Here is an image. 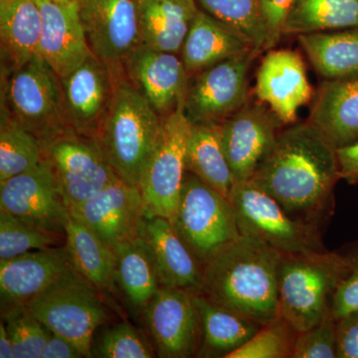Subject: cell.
Wrapping results in <instances>:
<instances>
[{
    "mask_svg": "<svg viewBox=\"0 0 358 358\" xmlns=\"http://www.w3.org/2000/svg\"><path fill=\"white\" fill-rule=\"evenodd\" d=\"M250 180L294 218L322 228L341 180L336 148L312 122L292 124L280 131Z\"/></svg>",
    "mask_w": 358,
    "mask_h": 358,
    "instance_id": "obj_1",
    "label": "cell"
},
{
    "mask_svg": "<svg viewBox=\"0 0 358 358\" xmlns=\"http://www.w3.org/2000/svg\"><path fill=\"white\" fill-rule=\"evenodd\" d=\"M281 257L263 240L241 234L204 266L201 294L264 326L279 315Z\"/></svg>",
    "mask_w": 358,
    "mask_h": 358,
    "instance_id": "obj_2",
    "label": "cell"
},
{
    "mask_svg": "<svg viewBox=\"0 0 358 358\" xmlns=\"http://www.w3.org/2000/svg\"><path fill=\"white\" fill-rule=\"evenodd\" d=\"M162 117L126 77L115 79L114 94L95 138L115 173L138 186L155 143Z\"/></svg>",
    "mask_w": 358,
    "mask_h": 358,
    "instance_id": "obj_3",
    "label": "cell"
},
{
    "mask_svg": "<svg viewBox=\"0 0 358 358\" xmlns=\"http://www.w3.org/2000/svg\"><path fill=\"white\" fill-rule=\"evenodd\" d=\"M348 273L339 251L282 253L279 315L296 331H307L333 315L334 299Z\"/></svg>",
    "mask_w": 358,
    "mask_h": 358,
    "instance_id": "obj_4",
    "label": "cell"
},
{
    "mask_svg": "<svg viewBox=\"0 0 358 358\" xmlns=\"http://www.w3.org/2000/svg\"><path fill=\"white\" fill-rule=\"evenodd\" d=\"M171 222L203 267L241 236L229 199L189 171Z\"/></svg>",
    "mask_w": 358,
    "mask_h": 358,
    "instance_id": "obj_5",
    "label": "cell"
},
{
    "mask_svg": "<svg viewBox=\"0 0 358 358\" xmlns=\"http://www.w3.org/2000/svg\"><path fill=\"white\" fill-rule=\"evenodd\" d=\"M52 333L69 339L84 357H92V343L108 310L100 292L72 270L25 306Z\"/></svg>",
    "mask_w": 358,
    "mask_h": 358,
    "instance_id": "obj_6",
    "label": "cell"
},
{
    "mask_svg": "<svg viewBox=\"0 0 358 358\" xmlns=\"http://www.w3.org/2000/svg\"><path fill=\"white\" fill-rule=\"evenodd\" d=\"M4 102L6 117L36 136L42 145L70 131L60 78L38 54L11 71Z\"/></svg>",
    "mask_w": 358,
    "mask_h": 358,
    "instance_id": "obj_7",
    "label": "cell"
},
{
    "mask_svg": "<svg viewBox=\"0 0 358 358\" xmlns=\"http://www.w3.org/2000/svg\"><path fill=\"white\" fill-rule=\"evenodd\" d=\"M228 199L241 234L259 238L281 253L327 250L322 228L289 215L251 180L235 182Z\"/></svg>",
    "mask_w": 358,
    "mask_h": 358,
    "instance_id": "obj_8",
    "label": "cell"
},
{
    "mask_svg": "<svg viewBox=\"0 0 358 358\" xmlns=\"http://www.w3.org/2000/svg\"><path fill=\"white\" fill-rule=\"evenodd\" d=\"M190 126L185 105L162 117L159 138L138 185L145 216H159L171 221L176 215L186 173Z\"/></svg>",
    "mask_w": 358,
    "mask_h": 358,
    "instance_id": "obj_9",
    "label": "cell"
},
{
    "mask_svg": "<svg viewBox=\"0 0 358 358\" xmlns=\"http://www.w3.org/2000/svg\"><path fill=\"white\" fill-rule=\"evenodd\" d=\"M42 147L69 212L119 178L95 136L70 131Z\"/></svg>",
    "mask_w": 358,
    "mask_h": 358,
    "instance_id": "obj_10",
    "label": "cell"
},
{
    "mask_svg": "<svg viewBox=\"0 0 358 358\" xmlns=\"http://www.w3.org/2000/svg\"><path fill=\"white\" fill-rule=\"evenodd\" d=\"M258 55L245 52L190 77L185 101L190 124H220L249 102L250 66Z\"/></svg>",
    "mask_w": 358,
    "mask_h": 358,
    "instance_id": "obj_11",
    "label": "cell"
},
{
    "mask_svg": "<svg viewBox=\"0 0 358 358\" xmlns=\"http://www.w3.org/2000/svg\"><path fill=\"white\" fill-rule=\"evenodd\" d=\"M78 13L90 50L115 79L141 43L136 0H78Z\"/></svg>",
    "mask_w": 358,
    "mask_h": 358,
    "instance_id": "obj_12",
    "label": "cell"
},
{
    "mask_svg": "<svg viewBox=\"0 0 358 358\" xmlns=\"http://www.w3.org/2000/svg\"><path fill=\"white\" fill-rule=\"evenodd\" d=\"M141 315L157 357H197L201 343V326L194 294L160 287Z\"/></svg>",
    "mask_w": 358,
    "mask_h": 358,
    "instance_id": "obj_13",
    "label": "cell"
},
{
    "mask_svg": "<svg viewBox=\"0 0 358 358\" xmlns=\"http://www.w3.org/2000/svg\"><path fill=\"white\" fill-rule=\"evenodd\" d=\"M282 124L263 103L250 101L221 122V141L235 182L252 178L274 145Z\"/></svg>",
    "mask_w": 358,
    "mask_h": 358,
    "instance_id": "obj_14",
    "label": "cell"
},
{
    "mask_svg": "<svg viewBox=\"0 0 358 358\" xmlns=\"http://www.w3.org/2000/svg\"><path fill=\"white\" fill-rule=\"evenodd\" d=\"M0 209L65 235L70 216L49 162L0 183Z\"/></svg>",
    "mask_w": 358,
    "mask_h": 358,
    "instance_id": "obj_15",
    "label": "cell"
},
{
    "mask_svg": "<svg viewBox=\"0 0 358 358\" xmlns=\"http://www.w3.org/2000/svg\"><path fill=\"white\" fill-rule=\"evenodd\" d=\"M124 74L160 117L185 105L190 76L178 54L141 43L124 62Z\"/></svg>",
    "mask_w": 358,
    "mask_h": 358,
    "instance_id": "obj_16",
    "label": "cell"
},
{
    "mask_svg": "<svg viewBox=\"0 0 358 358\" xmlns=\"http://www.w3.org/2000/svg\"><path fill=\"white\" fill-rule=\"evenodd\" d=\"M70 215L90 228L110 249L138 236L145 216L138 186L115 179L103 190L70 211Z\"/></svg>",
    "mask_w": 358,
    "mask_h": 358,
    "instance_id": "obj_17",
    "label": "cell"
},
{
    "mask_svg": "<svg viewBox=\"0 0 358 358\" xmlns=\"http://www.w3.org/2000/svg\"><path fill=\"white\" fill-rule=\"evenodd\" d=\"M73 267L66 244L0 260L1 313L25 307Z\"/></svg>",
    "mask_w": 358,
    "mask_h": 358,
    "instance_id": "obj_18",
    "label": "cell"
},
{
    "mask_svg": "<svg viewBox=\"0 0 358 358\" xmlns=\"http://www.w3.org/2000/svg\"><path fill=\"white\" fill-rule=\"evenodd\" d=\"M255 93L284 124H294L310 102L313 89L298 52L271 49L257 71Z\"/></svg>",
    "mask_w": 358,
    "mask_h": 358,
    "instance_id": "obj_19",
    "label": "cell"
},
{
    "mask_svg": "<svg viewBox=\"0 0 358 358\" xmlns=\"http://www.w3.org/2000/svg\"><path fill=\"white\" fill-rule=\"evenodd\" d=\"M60 81L70 131L95 136L114 94L115 79L112 72L92 54Z\"/></svg>",
    "mask_w": 358,
    "mask_h": 358,
    "instance_id": "obj_20",
    "label": "cell"
},
{
    "mask_svg": "<svg viewBox=\"0 0 358 358\" xmlns=\"http://www.w3.org/2000/svg\"><path fill=\"white\" fill-rule=\"evenodd\" d=\"M138 236L152 257L162 287L201 294L203 266L178 236L171 220L143 216Z\"/></svg>",
    "mask_w": 358,
    "mask_h": 358,
    "instance_id": "obj_21",
    "label": "cell"
},
{
    "mask_svg": "<svg viewBox=\"0 0 358 358\" xmlns=\"http://www.w3.org/2000/svg\"><path fill=\"white\" fill-rule=\"evenodd\" d=\"M42 17L38 55L60 79L92 55L78 13V4L38 0Z\"/></svg>",
    "mask_w": 358,
    "mask_h": 358,
    "instance_id": "obj_22",
    "label": "cell"
},
{
    "mask_svg": "<svg viewBox=\"0 0 358 358\" xmlns=\"http://www.w3.org/2000/svg\"><path fill=\"white\" fill-rule=\"evenodd\" d=\"M252 50L256 51L233 28L206 11L199 10L183 43L180 58L188 75L192 77L227 59Z\"/></svg>",
    "mask_w": 358,
    "mask_h": 358,
    "instance_id": "obj_23",
    "label": "cell"
},
{
    "mask_svg": "<svg viewBox=\"0 0 358 358\" xmlns=\"http://www.w3.org/2000/svg\"><path fill=\"white\" fill-rule=\"evenodd\" d=\"M141 44L180 54L193 20L196 0H136Z\"/></svg>",
    "mask_w": 358,
    "mask_h": 358,
    "instance_id": "obj_24",
    "label": "cell"
},
{
    "mask_svg": "<svg viewBox=\"0 0 358 358\" xmlns=\"http://www.w3.org/2000/svg\"><path fill=\"white\" fill-rule=\"evenodd\" d=\"M308 122L336 148L358 140V79L320 85Z\"/></svg>",
    "mask_w": 358,
    "mask_h": 358,
    "instance_id": "obj_25",
    "label": "cell"
},
{
    "mask_svg": "<svg viewBox=\"0 0 358 358\" xmlns=\"http://www.w3.org/2000/svg\"><path fill=\"white\" fill-rule=\"evenodd\" d=\"M194 301L201 326V343L196 357L227 358L262 327L202 294H194Z\"/></svg>",
    "mask_w": 358,
    "mask_h": 358,
    "instance_id": "obj_26",
    "label": "cell"
},
{
    "mask_svg": "<svg viewBox=\"0 0 358 358\" xmlns=\"http://www.w3.org/2000/svg\"><path fill=\"white\" fill-rule=\"evenodd\" d=\"M313 69L327 81L358 79V28L298 35Z\"/></svg>",
    "mask_w": 358,
    "mask_h": 358,
    "instance_id": "obj_27",
    "label": "cell"
},
{
    "mask_svg": "<svg viewBox=\"0 0 358 358\" xmlns=\"http://www.w3.org/2000/svg\"><path fill=\"white\" fill-rule=\"evenodd\" d=\"M113 251L115 287L129 307L141 313L162 287L152 257L140 236L117 245Z\"/></svg>",
    "mask_w": 358,
    "mask_h": 358,
    "instance_id": "obj_28",
    "label": "cell"
},
{
    "mask_svg": "<svg viewBox=\"0 0 358 358\" xmlns=\"http://www.w3.org/2000/svg\"><path fill=\"white\" fill-rule=\"evenodd\" d=\"M185 169L229 197L235 179L224 152L220 124H192L185 152Z\"/></svg>",
    "mask_w": 358,
    "mask_h": 358,
    "instance_id": "obj_29",
    "label": "cell"
},
{
    "mask_svg": "<svg viewBox=\"0 0 358 358\" xmlns=\"http://www.w3.org/2000/svg\"><path fill=\"white\" fill-rule=\"evenodd\" d=\"M65 244L75 271L99 292L117 291L114 251L90 228L69 216L65 224Z\"/></svg>",
    "mask_w": 358,
    "mask_h": 358,
    "instance_id": "obj_30",
    "label": "cell"
},
{
    "mask_svg": "<svg viewBox=\"0 0 358 358\" xmlns=\"http://www.w3.org/2000/svg\"><path fill=\"white\" fill-rule=\"evenodd\" d=\"M41 31L38 0H16L13 6L0 11L1 52L10 72L38 54Z\"/></svg>",
    "mask_w": 358,
    "mask_h": 358,
    "instance_id": "obj_31",
    "label": "cell"
},
{
    "mask_svg": "<svg viewBox=\"0 0 358 358\" xmlns=\"http://www.w3.org/2000/svg\"><path fill=\"white\" fill-rule=\"evenodd\" d=\"M358 28V0H294L284 34Z\"/></svg>",
    "mask_w": 358,
    "mask_h": 358,
    "instance_id": "obj_32",
    "label": "cell"
},
{
    "mask_svg": "<svg viewBox=\"0 0 358 358\" xmlns=\"http://www.w3.org/2000/svg\"><path fill=\"white\" fill-rule=\"evenodd\" d=\"M43 160V147L36 136L2 115L0 131V183L31 171Z\"/></svg>",
    "mask_w": 358,
    "mask_h": 358,
    "instance_id": "obj_33",
    "label": "cell"
},
{
    "mask_svg": "<svg viewBox=\"0 0 358 358\" xmlns=\"http://www.w3.org/2000/svg\"><path fill=\"white\" fill-rule=\"evenodd\" d=\"M66 235L58 234L0 209V260H9L35 250L60 246Z\"/></svg>",
    "mask_w": 358,
    "mask_h": 358,
    "instance_id": "obj_34",
    "label": "cell"
},
{
    "mask_svg": "<svg viewBox=\"0 0 358 358\" xmlns=\"http://www.w3.org/2000/svg\"><path fill=\"white\" fill-rule=\"evenodd\" d=\"M206 13L239 33L258 53L264 50L266 29L260 0H199Z\"/></svg>",
    "mask_w": 358,
    "mask_h": 358,
    "instance_id": "obj_35",
    "label": "cell"
},
{
    "mask_svg": "<svg viewBox=\"0 0 358 358\" xmlns=\"http://www.w3.org/2000/svg\"><path fill=\"white\" fill-rule=\"evenodd\" d=\"M298 334L288 320L278 315L227 358H292Z\"/></svg>",
    "mask_w": 358,
    "mask_h": 358,
    "instance_id": "obj_36",
    "label": "cell"
},
{
    "mask_svg": "<svg viewBox=\"0 0 358 358\" xmlns=\"http://www.w3.org/2000/svg\"><path fill=\"white\" fill-rule=\"evenodd\" d=\"M92 357L152 358L157 357L152 343L128 322L103 329L92 343Z\"/></svg>",
    "mask_w": 358,
    "mask_h": 358,
    "instance_id": "obj_37",
    "label": "cell"
},
{
    "mask_svg": "<svg viewBox=\"0 0 358 358\" xmlns=\"http://www.w3.org/2000/svg\"><path fill=\"white\" fill-rule=\"evenodd\" d=\"M13 341L15 358H41L51 331L26 307L2 315Z\"/></svg>",
    "mask_w": 358,
    "mask_h": 358,
    "instance_id": "obj_38",
    "label": "cell"
},
{
    "mask_svg": "<svg viewBox=\"0 0 358 358\" xmlns=\"http://www.w3.org/2000/svg\"><path fill=\"white\" fill-rule=\"evenodd\" d=\"M292 358H336V320L334 315L299 333Z\"/></svg>",
    "mask_w": 358,
    "mask_h": 358,
    "instance_id": "obj_39",
    "label": "cell"
},
{
    "mask_svg": "<svg viewBox=\"0 0 358 358\" xmlns=\"http://www.w3.org/2000/svg\"><path fill=\"white\" fill-rule=\"evenodd\" d=\"M338 251L345 257L348 273L334 299L333 315L336 320L358 310V238Z\"/></svg>",
    "mask_w": 358,
    "mask_h": 358,
    "instance_id": "obj_40",
    "label": "cell"
},
{
    "mask_svg": "<svg viewBox=\"0 0 358 358\" xmlns=\"http://www.w3.org/2000/svg\"><path fill=\"white\" fill-rule=\"evenodd\" d=\"M294 0H260L266 29L264 50L274 49L284 35V26Z\"/></svg>",
    "mask_w": 358,
    "mask_h": 358,
    "instance_id": "obj_41",
    "label": "cell"
},
{
    "mask_svg": "<svg viewBox=\"0 0 358 358\" xmlns=\"http://www.w3.org/2000/svg\"><path fill=\"white\" fill-rule=\"evenodd\" d=\"M336 358H358V310L336 320Z\"/></svg>",
    "mask_w": 358,
    "mask_h": 358,
    "instance_id": "obj_42",
    "label": "cell"
},
{
    "mask_svg": "<svg viewBox=\"0 0 358 358\" xmlns=\"http://www.w3.org/2000/svg\"><path fill=\"white\" fill-rule=\"evenodd\" d=\"M341 178L350 185H358V140L336 148Z\"/></svg>",
    "mask_w": 358,
    "mask_h": 358,
    "instance_id": "obj_43",
    "label": "cell"
},
{
    "mask_svg": "<svg viewBox=\"0 0 358 358\" xmlns=\"http://www.w3.org/2000/svg\"><path fill=\"white\" fill-rule=\"evenodd\" d=\"M83 353L69 339L54 333L47 339L41 358H81Z\"/></svg>",
    "mask_w": 358,
    "mask_h": 358,
    "instance_id": "obj_44",
    "label": "cell"
},
{
    "mask_svg": "<svg viewBox=\"0 0 358 358\" xmlns=\"http://www.w3.org/2000/svg\"><path fill=\"white\" fill-rule=\"evenodd\" d=\"M0 357L15 358L13 341H11L8 329H7L3 320H2L1 324H0Z\"/></svg>",
    "mask_w": 358,
    "mask_h": 358,
    "instance_id": "obj_45",
    "label": "cell"
},
{
    "mask_svg": "<svg viewBox=\"0 0 358 358\" xmlns=\"http://www.w3.org/2000/svg\"><path fill=\"white\" fill-rule=\"evenodd\" d=\"M16 0H0V11L8 8L9 6H13Z\"/></svg>",
    "mask_w": 358,
    "mask_h": 358,
    "instance_id": "obj_46",
    "label": "cell"
},
{
    "mask_svg": "<svg viewBox=\"0 0 358 358\" xmlns=\"http://www.w3.org/2000/svg\"><path fill=\"white\" fill-rule=\"evenodd\" d=\"M54 1L63 4V6H72V4H77L78 0H54Z\"/></svg>",
    "mask_w": 358,
    "mask_h": 358,
    "instance_id": "obj_47",
    "label": "cell"
}]
</instances>
